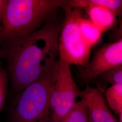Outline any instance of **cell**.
<instances>
[{"instance_id":"7","label":"cell","mask_w":122,"mask_h":122,"mask_svg":"<svg viewBox=\"0 0 122 122\" xmlns=\"http://www.w3.org/2000/svg\"><path fill=\"white\" fill-rule=\"evenodd\" d=\"M79 97L87 104L90 122H119L110 111L103 92L87 85Z\"/></svg>"},{"instance_id":"15","label":"cell","mask_w":122,"mask_h":122,"mask_svg":"<svg viewBox=\"0 0 122 122\" xmlns=\"http://www.w3.org/2000/svg\"><path fill=\"white\" fill-rule=\"evenodd\" d=\"M8 0H0V22L2 24L8 5Z\"/></svg>"},{"instance_id":"12","label":"cell","mask_w":122,"mask_h":122,"mask_svg":"<svg viewBox=\"0 0 122 122\" xmlns=\"http://www.w3.org/2000/svg\"><path fill=\"white\" fill-rule=\"evenodd\" d=\"M112 85L122 84V65L110 69L100 74L96 79Z\"/></svg>"},{"instance_id":"1","label":"cell","mask_w":122,"mask_h":122,"mask_svg":"<svg viewBox=\"0 0 122 122\" xmlns=\"http://www.w3.org/2000/svg\"><path fill=\"white\" fill-rule=\"evenodd\" d=\"M62 23L57 19L29 35L8 39L0 44V58L6 62L13 96L57 61Z\"/></svg>"},{"instance_id":"17","label":"cell","mask_w":122,"mask_h":122,"mask_svg":"<svg viewBox=\"0 0 122 122\" xmlns=\"http://www.w3.org/2000/svg\"></svg>"},{"instance_id":"6","label":"cell","mask_w":122,"mask_h":122,"mask_svg":"<svg viewBox=\"0 0 122 122\" xmlns=\"http://www.w3.org/2000/svg\"><path fill=\"white\" fill-rule=\"evenodd\" d=\"M122 65V39L106 44L94 52L92 60L81 69V77L90 83L105 71Z\"/></svg>"},{"instance_id":"13","label":"cell","mask_w":122,"mask_h":122,"mask_svg":"<svg viewBox=\"0 0 122 122\" xmlns=\"http://www.w3.org/2000/svg\"><path fill=\"white\" fill-rule=\"evenodd\" d=\"M87 7L91 5H97L109 9L118 16L122 14L121 0H87Z\"/></svg>"},{"instance_id":"16","label":"cell","mask_w":122,"mask_h":122,"mask_svg":"<svg viewBox=\"0 0 122 122\" xmlns=\"http://www.w3.org/2000/svg\"><path fill=\"white\" fill-rule=\"evenodd\" d=\"M1 26H2V24L0 22V31L1 29Z\"/></svg>"},{"instance_id":"10","label":"cell","mask_w":122,"mask_h":122,"mask_svg":"<svg viewBox=\"0 0 122 122\" xmlns=\"http://www.w3.org/2000/svg\"><path fill=\"white\" fill-rule=\"evenodd\" d=\"M89 113L86 102L81 100L76 102L60 122H89Z\"/></svg>"},{"instance_id":"3","label":"cell","mask_w":122,"mask_h":122,"mask_svg":"<svg viewBox=\"0 0 122 122\" xmlns=\"http://www.w3.org/2000/svg\"><path fill=\"white\" fill-rule=\"evenodd\" d=\"M59 60L29 86L14 96L8 122H52L50 99Z\"/></svg>"},{"instance_id":"8","label":"cell","mask_w":122,"mask_h":122,"mask_svg":"<svg viewBox=\"0 0 122 122\" xmlns=\"http://www.w3.org/2000/svg\"><path fill=\"white\" fill-rule=\"evenodd\" d=\"M85 9L89 19L103 33L113 28L117 24V16L109 9L97 5H91Z\"/></svg>"},{"instance_id":"14","label":"cell","mask_w":122,"mask_h":122,"mask_svg":"<svg viewBox=\"0 0 122 122\" xmlns=\"http://www.w3.org/2000/svg\"><path fill=\"white\" fill-rule=\"evenodd\" d=\"M9 82L6 70L0 63V113L3 108L7 94Z\"/></svg>"},{"instance_id":"9","label":"cell","mask_w":122,"mask_h":122,"mask_svg":"<svg viewBox=\"0 0 122 122\" xmlns=\"http://www.w3.org/2000/svg\"><path fill=\"white\" fill-rule=\"evenodd\" d=\"M79 28L84 41L91 48L98 43L103 34L89 18L83 16L79 19Z\"/></svg>"},{"instance_id":"2","label":"cell","mask_w":122,"mask_h":122,"mask_svg":"<svg viewBox=\"0 0 122 122\" xmlns=\"http://www.w3.org/2000/svg\"><path fill=\"white\" fill-rule=\"evenodd\" d=\"M67 4L68 0H8L0 31V44L29 35L57 19L58 10Z\"/></svg>"},{"instance_id":"4","label":"cell","mask_w":122,"mask_h":122,"mask_svg":"<svg viewBox=\"0 0 122 122\" xmlns=\"http://www.w3.org/2000/svg\"><path fill=\"white\" fill-rule=\"evenodd\" d=\"M63 9L65 18L58 43L59 59L83 67L90 61L91 48L84 41L79 30V20L82 16V9L67 5Z\"/></svg>"},{"instance_id":"5","label":"cell","mask_w":122,"mask_h":122,"mask_svg":"<svg viewBox=\"0 0 122 122\" xmlns=\"http://www.w3.org/2000/svg\"><path fill=\"white\" fill-rule=\"evenodd\" d=\"M58 60L50 103L52 122H60L76 103L81 92L73 78L70 64L61 59Z\"/></svg>"},{"instance_id":"11","label":"cell","mask_w":122,"mask_h":122,"mask_svg":"<svg viewBox=\"0 0 122 122\" xmlns=\"http://www.w3.org/2000/svg\"><path fill=\"white\" fill-rule=\"evenodd\" d=\"M105 96L109 108L118 116L122 114V84L111 86L105 92Z\"/></svg>"}]
</instances>
